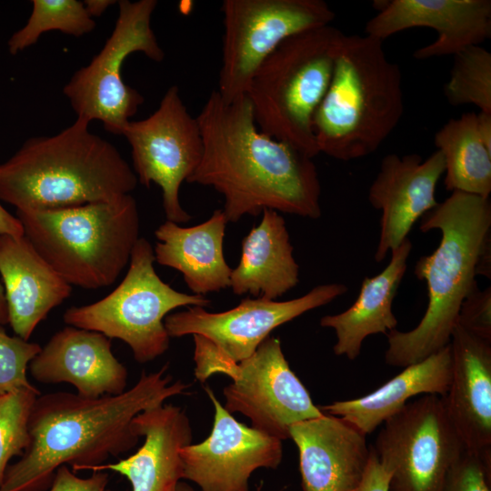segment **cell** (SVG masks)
Segmentation results:
<instances>
[{"label": "cell", "instance_id": "obj_1", "mask_svg": "<svg viewBox=\"0 0 491 491\" xmlns=\"http://www.w3.org/2000/svg\"><path fill=\"white\" fill-rule=\"evenodd\" d=\"M196 118L203 155L186 182L221 194L228 222L264 209L321 216V185L312 158L261 132L246 95L227 103L214 90Z\"/></svg>", "mask_w": 491, "mask_h": 491}, {"label": "cell", "instance_id": "obj_2", "mask_svg": "<svg viewBox=\"0 0 491 491\" xmlns=\"http://www.w3.org/2000/svg\"><path fill=\"white\" fill-rule=\"evenodd\" d=\"M167 366L142 372L135 385L116 396L88 398L69 392L38 396L29 417L30 445L7 467L0 491H46L62 466L70 465L73 472L89 470L109 456L133 449L139 441L133 418L184 394L189 386L180 380L172 382Z\"/></svg>", "mask_w": 491, "mask_h": 491}, {"label": "cell", "instance_id": "obj_3", "mask_svg": "<svg viewBox=\"0 0 491 491\" xmlns=\"http://www.w3.org/2000/svg\"><path fill=\"white\" fill-rule=\"evenodd\" d=\"M419 228L425 233L439 230L441 239L414 269L427 287L425 315L412 330L394 329L386 335L385 361L392 366L416 364L449 345L461 305L477 284L479 256L491 241L490 199L454 191L422 216Z\"/></svg>", "mask_w": 491, "mask_h": 491}, {"label": "cell", "instance_id": "obj_4", "mask_svg": "<svg viewBox=\"0 0 491 491\" xmlns=\"http://www.w3.org/2000/svg\"><path fill=\"white\" fill-rule=\"evenodd\" d=\"M76 118L51 136L32 137L0 164V201L20 211L57 210L130 195L137 177L117 148Z\"/></svg>", "mask_w": 491, "mask_h": 491}, {"label": "cell", "instance_id": "obj_5", "mask_svg": "<svg viewBox=\"0 0 491 491\" xmlns=\"http://www.w3.org/2000/svg\"><path fill=\"white\" fill-rule=\"evenodd\" d=\"M404 113L403 78L383 41L344 35L329 86L312 122L319 153L350 161L376 152Z\"/></svg>", "mask_w": 491, "mask_h": 491}, {"label": "cell", "instance_id": "obj_6", "mask_svg": "<svg viewBox=\"0 0 491 491\" xmlns=\"http://www.w3.org/2000/svg\"><path fill=\"white\" fill-rule=\"evenodd\" d=\"M24 235L71 286H111L139 239V213L130 195L57 210L20 211Z\"/></svg>", "mask_w": 491, "mask_h": 491}, {"label": "cell", "instance_id": "obj_7", "mask_svg": "<svg viewBox=\"0 0 491 491\" xmlns=\"http://www.w3.org/2000/svg\"><path fill=\"white\" fill-rule=\"evenodd\" d=\"M343 35L327 25L286 38L256 69L246 93L259 130L310 158L319 154L313 116L329 86Z\"/></svg>", "mask_w": 491, "mask_h": 491}, {"label": "cell", "instance_id": "obj_8", "mask_svg": "<svg viewBox=\"0 0 491 491\" xmlns=\"http://www.w3.org/2000/svg\"><path fill=\"white\" fill-rule=\"evenodd\" d=\"M155 262L153 246L139 237L122 282L95 303L66 309L64 322L122 340L140 364L162 356L169 347L164 324L168 314L181 306L205 307L210 300L174 289L156 274Z\"/></svg>", "mask_w": 491, "mask_h": 491}, {"label": "cell", "instance_id": "obj_9", "mask_svg": "<svg viewBox=\"0 0 491 491\" xmlns=\"http://www.w3.org/2000/svg\"><path fill=\"white\" fill-rule=\"evenodd\" d=\"M347 289L344 284L330 283L287 301L247 297L235 307L216 313L189 306L168 315L164 324L170 337L193 336L195 376L203 383L252 356L276 327L329 304Z\"/></svg>", "mask_w": 491, "mask_h": 491}, {"label": "cell", "instance_id": "obj_10", "mask_svg": "<svg viewBox=\"0 0 491 491\" xmlns=\"http://www.w3.org/2000/svg\"><path fill=\"white\" fill-rule=\"evenodd\" d=\"M115 27L90 63L78 69L64 86L77 117L89 123L99 120L104 128L121 135L144 103V96L126 85L121 71L131 54L141 52L155 62L165 53L151 26L155 0H120Z\"/></svg>", "mask_w": 491, "mask_h": 491}, {"label": "cell", "instance_id": "obj_11", "mask_svg": "<svg viewBox=\"0 0 491 491\" xmlns=\"http://www.w3.org/2000/svg\"><path fill=\"white\" fill-rule=\"evenodd\" d=\"M218 89L234 102L246 95L263 61L286 38L330 25L335 13L322 0H225Z\"/></svg>", "mask_w": 491, "mask_h": 491}, {"label": "cell", "instance_id": "obj_12", "mask_svg": "<svg viewBox=\"0 0 491 491\" xmlns=\"http://www.w3.org/2000/svg\"><path fill=\"white\" fill-rule=\"evenodd\" d=\"M372 446L389 473L388 491H441L464 451L442 397L425 395L383 423Z\"/></svg>", "mask_w": 491, "mask_h": 491}, {"label": "cell", "instance_id": "obj_13", "mask_svg": "<svg viewBox=\"0 0 491 491\" xmlns=\"http://www.w3.org/2000/svg\"><path fill=\"white\" fill-rule=\"evenodd\" d=\"M124 135L131 146L137 181L162 190L167 221L185 223L191 215L180 204L179 190L197 168L203 155V139L196 117L188 112L176 85L170 86L158 108L148 117L129 121Z\"/></svg>", "mask_w": 491, "mask_h": 491}, {"label": "cell", "instance_id": "obj_14", "mask_svg": "<svg viewBox=\"0 0 491 491\" xmlns=\"http://www.w3.org/2000/svg\"><path fill=\"white\" fill-rule=\"evenodd\" d=\"M224 374L232 379L223 390L225 409L246 416L266 435L287 439L292 425L324 414L290 368L278 338L267 337Z\"/></svg>", "mask_w": 491, "mask_h": 491}, {"label": "cell", "instance_id": "obj_15", "mask_svg": "<svg viewBox=\"0 0 491 491\" xmlns=\"http://www.w3.org/2000/svg\"><path fill=\"white\" fill-rule=\"evenodd\" d=\"M215 414L209 436L180 450L184 479L200 491H249V479L259 468H276L283 456L281 439L238 422L205 387Z\"/></svg>", "mask_w": 491, "mask_h": 491}, {"label": "cell", "instance_id": "obj_16", "mask_svg": "<svg viewBox=\"0 0 491 491\" xmlns=\"http://www.w3.org/2000/svg\"><path fill=\"white\" fill-rule=\"evenodd\" d=\"M366 35L384 40L412 27H429L437 38L418 48L414 57L425 60L479 45L491 36L490 0H391L377 6Z\"/></svg>", "mask_w": 491, "mask_h": 491}, {"label": "cell", "instance_id": "obj_17", "mask_svg": "<svg viewBox=\"0 0 491 491\" xmlns=\"http://www.w3.org/2000/svg\"><path fill=\"white\" fill-rule=\"evenodd\" d=\"M445 173V161L436 150L426 160L417 154L384 156L368 191V201L382 212L375 261L407 238L414 224L436 207V188Z\"/></svg>", "mask_w": 491, "mask_h": 491}, {"label": "cell", "instance_id": "obj_18", "mask_svg": "<svg viewBox=\"0 0 491 491\" xmlns=\"http://www.w3.org/2000/svg\"><path fill=\"white\" fill-rule=\"evenodd\" d=\"M297 446L303 491H356L371 454L366 435L328 414L297 422L289 429Z\"/></svg>", "mask_w": 491, "mask_h": 491}, {"label": "cell", "instance_id": "obj_19", "mask_svg": "<svg viewBox=\"0 0 491 491\" xmlns=\"http://www.w3.org/2000/svg\"><path fill=\"white\" fill-rule=\"evenodd\" d=\"M111 346V339L101 333L67 326L33 358L30 374L44 384L68 383L88 398L120 395L128 372Z\"/></svg>", "mask_w": 491, "mask_h": 491}, {"label": "cell", "instance_id": "obj_20", "mask_svg": "<svg viewBox=\"0 0 491 491\" xmlns=\"http://www.w3.org/2000/svg\"><path fill=\"white\" fill-rule=\"evenodd\" d=\"M452 374L442 397L465 450L491 458V342L456 325L449 343Z\"/></svg>", "mask_w": 491, "mask_h": 491}, {"label": "cell", "instance_id": "obj_21", "mask_svg": "<svg viewBox=\"0 0 491 491\" xmlns=\"http://www.w3.org/2000/svg\"><path fill=\"white\" fill-rule=\"evenodd\" d=\"M142 446L127 458L91 467L125 476L132 491H175L184 479L180 450L192 443V428L185 412L177 406L162 404L137 414L132 420Z\"/></svg>", "mask_w": 491, "mask_h": 491}, {"label": "cell", "instance_id": "obj_22", "mask_svg": "<svg viewBox=\"0 0 491 491\" xmlns=\"http://www.w3.org/2000/svg\"><path fill=\"white\" fill-rule=\"evenodd\" d=\"M0 275L15 334L28 341L49 312L72 293L68 284L27 237L0 235Z\"/></svg>", "mask_w": 491, "mask_h": 491}, {"label": "cell", "instance_id": "obj_23", "mask_svg": "<svg viewBox=\"0 0 491 491\" xmlns=\"http://www.w3.org/2000/svg\"><path fill=\"white\" fill-rule=\"evenodd\" d=\"M227 223L222 209L215 210L209 219L190 227L166 220L155 231V262L182 273L195 295L204 296L228 287L232 268L223 250Z\"/></svg>", "mask_w": 491, "mask_h": 491}, {"label": "cell", "instance_id": "obj_24", "mask_svg": "<svg viewBox=\"0 0 491 491\" xmlns=\"http://www.w3.org/2000/svg\"><path fill=\"white\" fill-rule=\"evenodd\" d=\"M407 237L391 251L386 268L372 277H365L353 305L342 313L327 315L320 319L322 327L336 332V356L355 360L360 355L364 340L372 335L385 336L396 328L397 319L393 313V302L407 268L412 250Z\"/></svg>", "mask_w": 491, "mask_h": 491}, {"label": "cell", "instance_id": "obj_25", "mask_svg": "<svg viewBox=\"0 0 491 491\" xmlns=\"http://www.w3.org/2000/svg\"><path fill=\"white\" fill-rule=\"evenodd\" d=\"M451 374L452 355L448 345L422 361L404 367L401 373L370 394L335 401L319 409L345 419L367 435L402 409L409 399L422 394L445 396Z\"/></svg>", "mask_w": 491, "mask_h": 491}, {"label": "cell", "instance_id": "obj_26", "mask_svg": "<svg viewBox=\"0 0 491 491\" xmlns=\"http://www.w3.org/2000/svg\"><path fill=\"white\" fill-rule=\"evenodd\" d=\"M262 219L242 241L241 258L232 269L234 294H250L276 300L299 282V266L285 218L272 209L263 210Z\"/></svg>", "mask_w": 491, "mask_h": 491}, {"label": "cell", "instance_id": "obj_27", "mask_svg": "<svg viewBox=\"0 0 491 491\" xmlns=\"http://www.w3.org/2000/svg\"><path fill=\"white\" fill-rule=\"evenodd\" d=\"M434 142L445 161V186L488 198L491 193V150L482 141L476 113L449 119Z\"/></svg>", "mask_w": 491, "mask_h": 491}, {"label": "cell", "instance_id": "obj_28", "mask_svg": "<svg viewBox=\"0 0 491 491\" xmlns=\"http://www.w3.org/2000/svg\"><path fill=\"white\" fill-rule=\"evenodd\" d=\"M32 6L26 24L7 42L11 55L35 45L48 31L82 36L95 27V22L86 13L83 2L77 0H33Z\"/></svg>", "mask_w": 491, "mask_h": 491}, {"label": "cell", "instance_id": "obj_29", "mask_svg": "<svg viewBox=\"0 0 491 491\" xmlns=\"http://www.w3.org/2000/svg\"><path fill=\"white\" fill-rule=\"evenodd\" d=\"M444 94L451 105L472 104L491 114V53L472 45L456 54Z\"/></svg>", "mask_w": 491, "mask_h": 491}, {"label": "cell", "instance_id": "obj_30", "mask_svg": "<svg viewBox=\"0 0 491 491\" xmlns=\"http://www.w3.org/2000/svg\"><path fill=\"white\" fill-rule=\"evenodd\" d=\"M38 396L37 388L0 395V486L9 461L22 456L30 445L28 423Z\"/></svg>", "mask_w": 491, "mask_h": 491}, {"label": "cell", "instance_id": "obj_31", "mask_svg": "<svg viewBox=\"0 0 491 491\" xmlns=\"http://www.w3.org/2000/svg\"><path fill=\"white\" fill-rule=\"evenodd\" d=\"M41 348L37 343L9 336L0 324V395L36 388L29 382L26 371Z\"/></svg>", "mask_w": 491, "mask_h": 491}, {"label": "cell", "instance_id": "obj_32", "mask_svg": "<svg viewBox=\"0 0 491 491\" xmlns=\"http://www.w3.org/2000/svg\"><path fill=\"white\" fill-rule=\"evenodd\" d=\"M441 491H491V458L464 449L449 469Z\"/></svg>", "mask_w": 491, "mask_h": 491}, {"label": "cell", "instance_id": "obj_33", "mask_svg": "<svg viewBox=\"0 0 491 491\" xmlns=\"http://www.w3.org/2000/svg\"><path fill=\"white\" fill-rule=\"evenodd\" d=\"M457 326L466 332L491 342V287L481 290L477 284L464 299Z\"/></svg>", "mask_w": 491, "mask_h": 491}, {"label": "cell", "instance_id": "obj_34", "mask_svg": "<svg viewBox=\"0 0 491 491\" xmlns=\"http://www.w3.org/2000/svg\"><path fill=\"white\" fill-rule=\"evenodd\" d=\"M108 482L106 471H93L90 476L83 478L68 466H62L56 470L49 491H113L107 488Z\"/></svg>", "mask_w": 491, "mask_h": 491}, {"label": "cell", "instance_id": "obj_35", "mask_svg": "<svg viewBox=\"0 0 491 491\" xmlns=\"http://www.w3.org/2000/svg\"><path fill=\"white\" fill-rule=\"evenodd\" d=\"M390 475L381 466L371 446L367 467L356 491H388Z\"/></svg>", "mask_w": 491, "mask_h": 491}, {"label": "cell", "instance_id": "obj_36", "mask_svg": "<svg viewBox=\"0 0 491 491\" xmlns=\"http://www.w3.org/2000/svg\"><path fill=\"white\" fill-rule=\"evenodd\" d=\"M0 235L13 236L24 235V228L20 220L10 214L0 203Z\"/></svg>", "mask_w": 491, "mask_h": 491}, {"label": "cell", "instance_id": "obj_37", "mask_svg": "<svg viewBox=\"0 0 491 491\" xmlns=\"http://www.w3.org/2000/svg\"><path fill=\"white\" fill-rule=\"evenodd\" d=\"M476 120L479 135L486 146L491 150V114L479 112L476 114Z\"/></svg>", "mask_w": 491, "mask_h": 491}, {"label": "cell", "instance_id": "obj_38", "mask_svg": "<svg viewBox=\"0 0 491 491\" xmlns=\"http://www.w3.org/2000/svg\"><path fill=\"white\" fill-rule=\"evenodd\" d=\"M484 276L490 279L491 276V241L483 248L476 266V276Z\"/></svg>", "mask_w": 491, "mask_h": 491}, {"label": "cell", "instance_id": "obj_39", "mask_svg": "<svg viewBox=\"0 0 491 491\" xmlns=\"http://www.w3.org/2000/svg\"><path fill=\"white\" fill-rule=\"evenodd\" d=\"M113 0H85L83 1L86 13L94 19L100 16L110 5H114Z\"/></svg>", "mask_w": 491, "mask_h": 491}, {"label": "cell", "instance_id": "obj_40", "mask_svg": "<svg viewBox=\"0 0 491 491\" xmlns=\"http://www.w3.org/2000/svg\"><path fill=\"white\" fill-rule=\"evenodd\" d=\"M0 324L3 326L8 324L7 304H6V299L5 296V290L1 283H0Z\"/></svg>", "mask_w": 491, "mask_h": 491}, {"label": "cell", "instance_id": "obj_41", "mask_svg": "<svg viewBox=\"0 0 491 491\" xmlns=\"http://www.w3.org/2000/svg\"><path fill=\"white\" fill-rule=\"evenodd\" d=\"M175 491H198L192 487L190 485L186 484L185 482L180 481L176 486Z\"/></svg>", "mask_w": 491, "mask_h": 491}]
</instances>
